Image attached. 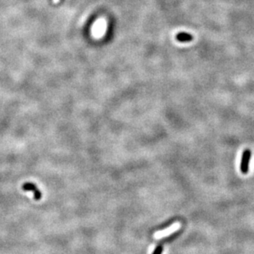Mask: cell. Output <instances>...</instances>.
Returning <instances> with one entry per match:
<instances>
[{"instance_id":"obj_1","label":"cell","mask_w":254,"mask_h":254,"mask_svg":"<svg viewBox=\"0 0 254 254\" xmlns=\"http://www.w3.org/2000/svg\"><path fill=\"white\" fill-rule=\"evenodd\" d=\"M251 160V151L246 149L243 151L242 159H241V164H240V170L243 173H247L249 169V163Z\"/></svg>"},{"instance_id":"obj_2","label":"cell","mask_w":254,"mask_h":254,"mask_svg":"<svg viewBox=\"0 0 254 254\" xmlns=\"http://www.w3.org/2000/svg\"><path fill=\"white\" fill-rule=\"evenodd\" d=\"M180 227V224L179 223H175L173 224L172 226H170L169 228H167L165 230H162V231H159V232H156L154 234V238L156 239H162V238H165L166 236H169V234H173V232H175L176 230H178Z\"/></svg>"},{"instance_id":"obj_3","label":"cell","mask_w":254,"mask_h":254,"mask_svg":"<svg viewBox=\"0 0 254 254\" xmlns=\"http://www.w3.org/2000/svg\"><path fill=\"white\" fill-rule=\"evenodd\" d=\"M22 189L24 191H29V192H32L34 195V199L35 200H40L41 198V192L39 190V188H37L36 186L35 185L32 183H26L22 185Z\"/></svg>"},{"instance_id":"obj_4","label":"cell","mask_w":254,"mask_h":254,"mask_svg":"<svg viewBox=\"0 0 254 254\" xmlns=\"http://www.w3.org/2000/svg\"><path fill=\"white\" fill-rule=\"evenodd\" d=\"M176 40L179 42H189L193 40V36L187 32H179L176 35Z\"/></svg>"},{"instance_id":"obj_5","label":"cell","mask_w":254,"mask_h":254,"mask_svg":"<svg viewBox=\"0 0 254 254\" xmlns=\"http://www.w3.org/2000/svg\"><path fill=\"white\" fill-rule=\"evenodd\" d=\"M163 252V247L161 246V245H160V246H158V247H155V249L154 250V252H153V253L152 254H161Z\"/></svg>"},{"instance_id":"obj_6","label":"cell","mask_w":254,"mask_h":254,"mask_svg":"<svg viewBox=\"0 0 254 254\" xmlns=\"http://www.w3.org/2000/svg\"><path fill=\"white\" fill-rule=\"evenodd\" d=\"M59 1H60V0H53V3H54V4H58V3H59Z\"/></svg>"}]
</instances>
